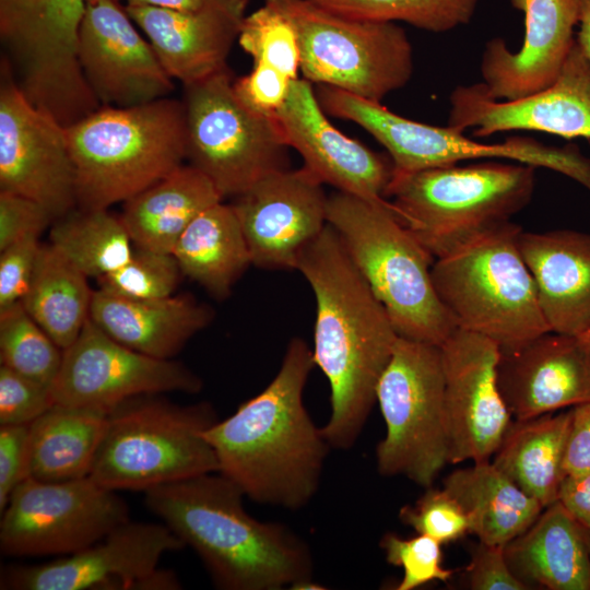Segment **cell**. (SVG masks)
<instances>
[{"label": "cell", "mask_w": 590, "mask_h": 590, "mask_svg": "<svg viewBox=\"0 0 590 590\" xmlns=\"http://www.w3.org/2000/svg\"><path fill=\"white\" fill-rule=\"evenodd\" d=\"M62 354L22 303L0 310L1 365L50 388L60 369Z\"/></svg>", "instance_id": "cell-36"}, {"label": "cell", "mask_w": 590, "mask_h": 590, "mask_svg": "<svg viewBox=\"0 0 590 590\" xmlns=\"http://www.w3.org/2000/svg\"><path fill=\"white\" fill-rule=\"evenodd\" d=\"M590 346V331L583 337Z\"/></svg>", "instance_id": "cell-53"}, {"label": "cell", "mask_w": 590, "mask_h": 590, "mask_svg": "<svg viewBox=\"0 0 590 590\" xmlns=\"http://www.w3.org/2000/svg\"><path fill=\"white\" fill-rule=\"evenodd\" d=\"M294 25L300 71L311 84L329 85L381 103L413 74V49L402 27L344 16L310 0H264Z\"/></svg>", "instance_id": "cell-9"}, {"label": "cell", "mask_w": 590, "mask_h": 590, "mask_svg": "<svg viewBox=\"0 0 590 590\" xmlns=\"http://www.w3.org/2000/svg\"><path fill=\"white\" fill-rule=\"evenodd\" d=\"M570 421L571 408L515 420L493 456V464L543 508L558 500Z\"/></svg>", "instance_id": "cell-31"}, {"label": "cell", "mask_w": 590, "mask_h": 590, "mask_svg": "<svg viewBox=\"0 0 590 590\" xmlns=\"http://www.w3.org/2000/svg\"><path fill=\"white\" fill-rule=\"evenodd\" d=\"M522 228L508 221L434 260L437 295L457 327L514 351L551 331L521 256Z\"/></svg>", "instance_id": "cell-7"}, {"label": "cell", "mask_w": 590, "mask_h": 590, "mask_svg": "<svg viewBox=\"0 0 590 590\" xmlns=\"http://www.w3.org/2000/svg\"><path fill=\"white\" fill-rule=\"evenodd\" d=\"M524 15V37L511 51L500 37L488 40L480 63L486 93L497 101H517L551 86L574 46L581 0H510Z\"/></svg>", "instance_id": "cell-22"}, {"label": "cell", "mask_w": 590, "mask_h": 590, "mask_svg": "<svg viewBox=\"0 0 590 590\" xmlns=\"http://www.w3.org/2000/svg\"><path fill=\"white\" fill-rule=\"evenodd\" d=\"M442 487L467 512L470 533L486 544L505 546L543 510L535 498L489 460L452 471L444 479Z\"/></svg>", "instance_id": "cell-29"}, {"label": "cell", "mask_w": 590, "mask_h": 590, "mask_svg": "<svg viewBox=\"0 0 590 590\" xmlns=\"http://www.w3.org/2000/svg\"><path fill=\"white\" fill-rule=\"evenodd\" d=\"M107 410L54 404L30 424L28 477L67 482L87 477Z\"/></svg>", "instance_id": "cell-30"}, {"label": "cell", "mask_w": 590, "mask_h": 590, "mask_svg": "<svg viewBox=\"0 0 590 590\" xmlns=\"http://www.w3.org/2000/svg\"><path fill=\"white\" fill-rule=\"evenodd\" d=\"M323 110L366 130L388 152L394 172L456 165L467 161L509 160L559 173L590 192V157L575 144L554 146L530 137H509L485 144L453 127L432 126L390 111L371 102L329 85L316 90Z\"/></svg>", "instance_id": "cell-10"}, {"label": "cell", "mask_w": 590, "mask_h": 590, "mask_svg": "<svg viewBox=\"0 0 590 590\" xmlns=\"http://www.w3.org/2000/svg\"><path fill=\"white\" fill-rule=\"evenodd\" d=\"M400 520L418 534L440 544L457 541L470 533V521L460 503L444 487H427L413 504L399 511Z\"/></svg>", "instance_id": "cell-40"}, {"label": "cell", "mask_w": 590, "mask_h": 590, "mask_svg": "<svg viewBox=\"0 0 590 590\" xmlns=\"http://www.w3.org/2000/svg\"><path fill=\"white\" fill-rule=\"evenodd\" d=\"M563 471L565 476L590 473V402L571 408Z\"/></svg>", "instance_id": "cell-47"}, {"label": "cell", "mask_w": 590, "mask_h": 590, "mask_svg": "<svg viewBox=\"0 0 590 590\" xmlns=\"http://www.w3.org/2000/svg\"><path fill=\"white\" fill-rule=\"evenodd\" d=\"M449 103L448 126L476 138L522 130L590 139V63L575 42L556 81L539 93L497 101L475 83L457 86Z\"/></svg>", "instance_id": "cell-19"}, {"label": "cell", "mask_w": 590, "mask_h": 590, "mask_svg": "<svg viewBox=\"0 0 590 590\" xmlns=\"http://www.w3.org/2000/svg\"><path fill=\"white\" fill-rule=\"evenodd\" d=\"M131 238L120 219L99 210H72L57 219L50 245L87 278L98 279L131 257Z\"/></svg>", "instance_id": "cell-34"}, {"label": "cell", "mask_w": 590, "mask_h": 590, "mask_svg": "<svg viewBox=\"0 0 590 590\" xmlns=\"http://www.w3.org/2000/svg\"><path fill=\"white\" fill-rule=\"evenodd\" d=\"M535 169L487 160L394 172L385 198L436 259L523 210L534 193Z\"/></svg>", "instance_id": "cell-6"}, {"label": "cell", "mask_w": 590, "mask_h": 590, "mask_svg": "<svg viewBox=\"0 0 590 590\" xmlns=\"http://www.w3.org/2000/svg\"><path fill=\"white\" fill-rule=\"evenodd\" d=\"M211 0H126V4L149 5L175 11H196Z\"/></svg>", "instance_id": "cell-50"}, {"label": "cell", "mask_w": 590, "mask_h": 590, "mask_svg": "<svg viewBox=\"0 0 590 590\" xmlns=\"http://www.w3.org/2000/svg\"><path fill=\"white\" fill-rule=\"evenodd\" d=\"M558 500L583 529L590 530V473L566 475Z\"/></svg>", "instance_id": "cell-48"}, {"label": "cell", "mask_w": 590, "mask_h": 590, "mask_svg": "<svg viewBox=\"0 0 590 590\" xmlns=\"http://www.w3.org/2000/svg\"><path fill=\"white\" fill-rule=\"evenodd\" d=\"M78 206L108 209L161 180L186 160L182 101L101 106L69 126Z\"/></svg>", "instance_id": "cell-4"}, {"label": "cell", "mask_w": 590, "mask_h": 590, "mask_svg": "<svg viewBox=\"0 0 590 590\" xmlns=\"http://www.w3.org/2000/svg\"><path fill=\"white\" fill-rule=\"evenodd\" d=\"M222 200L204 174L181 165L125 201L120 219L137 247L173 253L188 225Z\"/></svg>", "instance_id": "cell-28"}, {"label": "cell", "mask_w": 590, "mask_h": 590, "mask_svg": "<svg viewBox=\"0 0 590 590\" xmlns=\"http://www.w3.org/2000/svg\"><path fill=\"white\" fill-rule=\"evenodd\" d=\"M173 255L184 275L223 299L251 263L249 248L232 204L222 201L200 213L176 243Z\"/></svg>", "instance_id": "cell-32"}, {"label": "cell", "mask_w": 590, "mask_h": 590, "mask_svg": "<svg viewBox=\"0 0 590 590\" xmlns=\"http://www.w3.org/2000/svg\"><path fill=\"white\" fill-rule=\"evenodd\" d=\"M30 425L0 427V512L15 487L28 477Z\"/></svg>", "instance_id": "cell-46"}, {"label": "cell", "mask_w": 590, "mask_h": 590, "mask_svg": "<svg viewBox=\"0 0 590 590\" xmlns=\"http://www.w3.org/2000/svg\"><path fill=\"white\" fill-rule=\"evenodd\" d=\"M0 191L30 198L59 219L78 206L67 129L34 106L0 66Z\"/></svg>", "instance_id": "cell-15"}, {"label": "cell", "mask_w": 590, "mask_h": 590, "mask_svg": "<svg viewBox=\"0 0 590 590\" xmlns=\"http://www.w3.org/2000/svg\"><path fill=\"white\" fill-rule=\"evenodd\" d=\"M518 245L550 330L585 337L590 331V233L521 231Z\"/></svg>", "instance_id": "cell-25"}, {"label": "cell", "mask_w": 590, "mask_h": 590, "mask_svg": "<svg viewBox=\"0 0 590 590\" xmlns=\"http://www.w3.org/2000/svg\"><path fill=\"white\" fill-rule=\"evenodd\" d=\"M78 57L102 106L130 107L168 97L174 80L119 0H86Z\"/></svg>", "instance_id": "cell-18"}, {"label": "cell", "mask_w": 590, "mask_h": 590, "mask_svg": "<svg viewBox=\"0 0 590 590\" xmlns=\"http://www.w3.org/2000/svg\"><path fill=\"white\" fill-rule=\"evenodd\" d=\"M327 222L399 337L441 345L458 329L433 283L435 258L400 222L389 201L338 191L328 197Z\"/></svg>", "instance_id": "cell-5"}, {"label": "cell", "mask_w": 590, "mask_h": 590, "mask_svg": "<svg viewBox=\"0 0 590 590\" xmlns=\"http://www.w3.org/2000/svg\"><path fill=\"white\" fill-rule=\"evenodd\" d=\"M579 31L576 42L590 63V0H581Z\"/></svg>", "instance_id": "cell-51"}, {"label": "cell", "mask_w": 590, "mask_h": 590, "mask_svg": "<svg viewBox=\"0 0 590 590\" xmlns=\"http://www.w3.org/2000/svg\"><path fill=\"white\" fill-rule=\"evenodd\" d=\"M129 520L128 505L116 491L88 476L67 482L27 477L1 512L0 550L11 556L68 555Z\"/></svg>", "instance_id": "cell-13"}, {"label": "cell", "mask_w": 590, "mask_h": 590, "mask_svg": "<svg viewBox=\"0 0 590 590\" xmlns=\"http://www.w3.org/2000/svg\"><path fill=\"white\" fill-rule=\"evenodd\" d=\"M93 292L87 276L50 244L42 245L22 305L63 351L90 318Z\"/></svg>", "instance_id": "cell-33"}, {"label": "cell", "mask_w": 590, "mask_h": 590, "mask_svg": "<svg viewBox=\"0 0 590 590\" xmlns=\"http://www.w3.org/2000/svg\"><path fill=\"white\" fill-rule=\"evenodd\" d=\"M252 58L253 68L278 71L295 81L300 70L296 30L278 8L264 3L247 14L237 39Z\"/></svg>", "instance_id": "cell-37"}, {"label": "cell", "mask_w": 590, "mask_h": 590, "mask_svg": "<svg viewBox=\"0 0 590 590\" xmlns=\"http://www.w3.org/2000/svg\"><path fill=\"white\" fill-rule=\"evenodd\" d=\"M465 577L472 590H527L511 570L504 546L480 542L473 546Z\"/></svg>", "instance_id": "cell-44"}, {"label": "cell", "mask_w": 590, "mask_h": 590, "mask_svg": "<svg viewBox=\"0 0 590 590\" xmlns=\"http://www.w3.org/2000/svg\"><path fill=\"white\" fill-rule=\"evenodd\" d=\"M156 394L128 399L107 415L88 477L111 489L152 487L217 473L203 432L216 421L211 404H174Z\"/></svg>", "instance_id": "cell-8"}, {"label": "cell", "mask_w": 590, "mask_h": 590, "mask_svg": "<svg viewBox=\"0 0 590 590\" xmlns=\"http://www.w3.org/2000/svg\"><path fill=\"white\" fill-rule=\"evenodd\" d=\"M86 0H0V10L5 12L37 13L51 15H81Z\"/></svg>", "instance_id": "cell-49"}, {"label": "cell", "mask_w": 590, "mask_h": 590, "mask_svg": "<svg viewBox=\"0 0 590 590\" xmlns=\"http://www.w3.org/2000/svg\"><path fill=\"white\" fill-rule=\"evenodd\" d=\"M322 182L306 167L272 173L235 197L232 206L244 232L251 263L294 269L300 251L327 226Z\"/></svg>", "instance_id": "cell-20"}, {"label": "cell", "mask_w": 590, "mask_h": 590, "mask_svg": "<svg viewBox=\"0 0 590 590\" xmlns=\"http://www.w3.org/2000/svg\"><path fill=\"white\" fill-rule=\"evenodd\" d=\"M440 350L449 463L488 461L512 422L497 379L500 349L458 328Z\"/></svg>", "instance_id": "cell-17"}, {"label": "cell", "mask_w": 590, "mask_h": 590, "mask_svg": "<svg viewBox=\"0 0 590 590\" xmlns=\"http://www.w3.org/2000/svg\"><path fill=\"white\" fill-rule=\"evenodd\" d=\"M120 1V0H119Z\"/></svg>", "instance_id": "cell-54"}, {"label": "cell", "mask_w": 590, "mask_h": 590, "mask_svg": "<svg viewBox=\"0 0 590 590\" xmlns=\"http://www.w3.org/2000/svg\"><path fill=\"white\" fill-rule=\"evenodd\" d=\"M334 13L362 20L405 22L445 33L471 22L480 0H310Z\"/></svg>", "instance_id": "cell-35"}, {"label": "cell", "mask_w": 590, "mask_h": 590, "mask_svg": "<svg viewBox=\"0 0 590 590\" xmlns=\"http://www.w3.org/2000/svg\"><path fill=\"white\" fill-rule=\"evenodd\" d=\"M90 318L117 342L152 357L170 359L211 322L213 311L190 296L130 299L97 288Z\"/></svg>", "instance_id": "cell-26"}, {"label": "cell", "mask_w": 590, "mask_h": 590, "mask_svg": "<svg viewBox=\"0 0 590 590\" xmlns=\"http://www.w3.org/2000/svg\"><path fill=\"white\" fill-rule=\"evenodd\" d=\"M274 118L288 148L322 184L367 201L386 203L394 167L390 156L371 151L337 129L305 79L295 80Z\"/></svg>", "instance_id": "cell-21"}, {"label": "cell", "mask_w": 590, "mask_h": 590, "mask_svg": "<svg viewBox=\"0 0 590 590\" xmlns=\"http://www.w3.org/2000/svg\"><path fill=\"white\" fill-rule=\"evenodd\" d=\"M440 345L398 337L376 388L386 424L377 445L380 474L432 486L449 463Z\"/></svg>", "instance_id": "cell-12"}, {"label": "cell", "mask_w": 590, "mask_h": 590, "mask_svg": "<svg viewBox=\"0 0 590 590\" xmlns=\"http://www.w3.org/2000/svg\"><path fill=\"white\" fill-rule=\"evenodd\" d=\"M55 221L51 212L40 203L0 191V250L26 237H39Z\"/></svg>", "instance_id": "cell-42"}, {"label": "cell", "mask_w": 590, "mask_h": 590, "mask_svg": "<svg viewBox=\"0 0 590 590\" xmlns=\"http://www.w3.org/2000/svg\"><path fill=\"white\" fill-rule=\"evenodd\" d=\"M38 238L26 237L0 250V310L22 302L42 247Z\"/></svg>", "instance_id": "cell-43"}, {"label": "cell", "mask_w": 590, "mask_h": 590, "mask_svg": "<svg viewBox=\"0 0 590 590\" xmlns=\"http://www.w3.org/2000/svg\"><path fill=\"white\" fill-rule=\"evenodd\" d=\"M296 270L316 297L312 358L331 391V414L321 433L330 447L349 449L376 401L399 335L329 224L300 251Z\"/></svg>", "instance_id": "cell-1"}, {"label": "cell", "mask_w": 590, "mask_h": 590, "mask_svg": "<svg viewBox=\"0 0 590 590\" xmlns=\"http://www.w3.org/2000/svg\"><path fill=\"white\" fill-rule=\"evenodd\" d=\"M165 524L127 521L94 544L49 563L2 569L4 590H177L161 557L185 548Z\"/></svg>", "instance_id": "cell-14"}, {"label": "cell", "mask_w": 590, "mask_h": 590, "mask_svg": "<svg viewBox=\"0 0 590 590\" xmlns=\"http://www.w3.org/2000/svg\"><path fill=\"white\" fill-rule=\"evenodd\" d=\"M249 0H211L196 11L126 4L173 79L189 85L226 68Z\"/></svg>", "instance_id": "cell-24"}, {"label": "cell", "mask_w": 590, "mask_h": 590, "mask_svg": "<svg viewBox=\"0 0 590 590\" xmlns=\"http://www.w3.org/2000/svg\"><path fill=\"white\" fill-rule=\"evenodd\" d=\"M497 379L517 421L590 402V346L583 337L545 332L500 351Z\"/></svg>", "instance_id": "cell-23"}, {"label": "cell", "mask_w": 590, "mask_h": 590, "mask_svg": "<svg viewBox=\"0 0 590 590\" xmlns=\"http://www.w3.org/2000/svg\"><path fill=\"white\" fill-rule=\"evenodd\" d=\"M50 388L0 365V425H30L54 405Z\"/></svg>", "instance_id": "cell-41"}, {"label": "cell", "mask_w": 590, "mask_h": 590, "mask_svg": "<svg viewBox=\"0 0 590 590\" xmlns=\"http://www.w3.org/2000/svg\"><path fill=\"white\" fill-rule=\"evenodd\" d=\"M380 546L389 564L403 569L397 590H413L432 581H448L455 570L441 565V544L433 538L418 534L409 539L386 533Z\"/></svg>", "instance_id": "cell-39"}, {"label": "cell", "mask_w": 590, "mask_h": 590, "mask_svg": "<svg viewBox=\"0 0 590 590\" xmlns=\"http://www.w3.org/2000/svg\"><path fill=\"white\" fill-rule=\"evenodd\" d=\"M514 574L550 590H590V557L583 528L559 500L504 546Z\"/></svg>", "instance_id": "cell-27"}, {"label": "cell", "mask_w": 590, "mask_h": 590, "mask_svg": "<svg viewBox=\"0 0 590 590\" xmlns=\"http://www.w3.org/2000/svg\"><path fill=\"white\" fill-rule=\"evenodd\" d=\"M314 365L307 343L292 339L272 381L203 432L219 473L257 503L298 509L318 488L330 446L303 401Z\"/></svg>", "instance_id": "cell-2"}, {"label": "cell", "mask_w": 590, "mask_h": 590, "mask_svg": "<svg viewBox=\"0 0 590 590\" xmlns=\"http://www.w3.org/2000/svg\"><path fill=\"white\" fill-rule=\"evenodd\" d=\"M583 532H585V540H586V544H587V548H588V553L590 557V530L583 529Z\"/></svg>", "instance_id": "cell-52"}, {"label": "cell", "mask_w": 590, "mask_h": 590, "mask_svg": "<svg viewBox=\"0 0 590 590\" xmlns=\"http://www.w3.org/2000/svg\"><path fill=\"white\" fill-rule=\"evenodd\" d=\"M201 388V379L181 363L137 352L88 318L76 340L63 350L50 393L55 404L110 411L134 397L197 393Z\"/></svg>", "instance_id": "cell-16"}, {"label": "cell", "mask_w": 590, "mask_h": 590, "mask_svg": "<svg viewBox=\"0 0 590 590\" xmlns=\"http://www.w3.org/2000/svg\"><path fill=\"white\" fill-rule=\"evenodd\" d=\"M213 473L152 487L144 504L198 554L220 589L278 590L311 580L308 545L286 526L249 516L241 489Z\"/></svg>", "instance_id": "cell-3"}, {"label": "cell", "mask_w": 590, "mask_h": 590, "mask_svg": "<svg viewBox=\"0 0 590 590\" xmlns=\"http://www.w3.org/2000/svg\"><path fill=\"white\" fill-rule=\"evenodd\" d=\"M294 81L284 74L260 68H253L234 80L236 95L250 109L267 116H274L284 105Z\"/></svg>", "instance_id": "cell-45"}, {"label": "cell", "mask_w": 590, "mask_h": 590, "mask_svg": "<svg viewBox=\"0 0 590 590\" xmlns=\"http://www.w3.org/2000/svg\"><path fill=\"white\" fill-rule=\"evenodd\" d=\"M173 253L137 247L130 259L119 269L97 279L98 290L130 299L169 297L180 275Z\"/></svg>", "instance_id": "cell-38"}, {"label": "cell", "mask_w": 590, "mask_h": 590, "mask_svg": "<svg viewBox=\"0 0 590 590\" xmlns=\"http://www.w3.org/2000/svg\"><path fill=\"white\" fill-rule=\"evenodd\" d=\"M233 82L226 68L184 85L186 160L212 181L223 199L290 168V148L274 116L246 106Z\"/></svg>", "instance_id": "cell-11"}]
</instances>
